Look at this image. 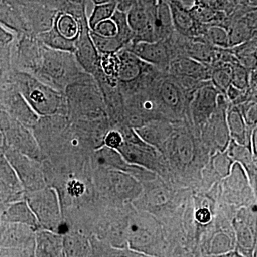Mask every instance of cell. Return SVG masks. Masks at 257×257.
<instances>
[{
  "label": "cell",
  "instance_id": "6da1fadb",
  "mask_svg": "<svg viewBox=\"0 0 257 257\" xmlns=\"http://www.w3.org/2000/svg\"><path fill=\"white\" fill-rule=\"evenodd\" d=\"M10 57L13 70L30 74L60 92L85 72L74 54L52 50L26 34L15 36Z\"/></svg>",
  "mask_w": 257,
  "mask_h": 257
},
{
  "label": "cell",
  "instance_id": "7a4b0ae2",
  "mask_svg": "<svg viewBox=\"0 0 257 257\" xmlns=\"http://www.w3.org/2000/svg\"><path fill=\"white\" fill-rule=\"evenodd\" d=\"M67 116L72 121L108 119L105 104L94 77L84 72L64 91Z\"/></svg>",
  "mask_w": 257,
  "mask_h": 257
},
{
  "label": "cell",
  "instance_id": "3957f363",
  "mask_svg": "<svg viewBox=\"0 0 257 257\" xmlns=\"http://www.w3.org/2000/svg\"><path fill=\"white\" fill-rule=\"evenodd\" d=\"M8 81L16 86L39 116L67 115V104L63 92L47 85L30 74L13 69Z\"/></svg>",
  "mask_w": 257,
  "mask_h": 257
},
{
  "label": "cell",
  "instance_id": "277c9868",
  "mask_svg": "<svg viewBox=\"0 0 257 257\" xmlns=\"http://www.w3.org/2000/svg\"><path fill=\"white\" fill-rule=\"evenodd\" d=\"M127 246L134 251L155 257H163L165 242L159 223L150 214L140 213L126 223Z\"/></svg>",
  "mask_w": 257,
  "mask_h": 257
},
{
  "label": "cell",
  "instance_id": "5b68a950",
  "mask_svg": "<svg viewBox=\"0 0 257 257\" xmlns=\"http://www.w3.org/2000/svg\"><path fill=\"white\" fill-rule=\"evenodd\" d=\"M32 212L36 217L40 229L64 235L69 231L62 219L60 198L53 187L47 186L25 196Z\"/></svg>",
  "mask_w": 257,
  "mask_h": 257
},
{
  "label": "cell",
  "instance_id": "8992f818",
  "mask_svg": "<svg viewBox=\"0 0 257 257\" xmlns=\"http://www.w3.org/2000/svg\"><path fill=\"white\" fill-rule=\"evenodd\" d=\"M154 94L161 114L170 121H179L188 114L190 97L181 87L175 77L162 73L155 81Z\"/></svg>",
  "mask_w": 257,
  "mask_h": 257
},
{
  "label": "cell",
  "instance_id": "52a82bcc",
  "mask_svg": "<svg viewBox=\"0 0 257 257\" xmlns=\"http://www.w3.org/2000/svg\"><path fill=\"white\" fill-rule=\"evenodd\" d=\"M0 131L4 137L5 146L41 162L43 154L32 130L2 109H0Z\"/></svg>",
  "mask_w": 257,
  "mask_h": 257
},
{
  "label": "cell",
  "instance_id": "ba28073f",
  "mask_svg": "<svg viewBox=\"0 0 257 257\" xmlns=\"http://www.w3.org/2000/svg\"><path fill=\"white\" fill-rule=\"evenodd\" d=\"M5 156L18 176L25 193L36 192L47 187L40 161L34 160L5 146Z\"/></svg>",
  "mask_w": 257,
  "mask_h": 257
},
{
  "label": "cell",
  "instance_id": "9c48e42d",
  "mask_svg": "<svg viewBox=\"0 0 257 257\" xmlns=\"http://www.w3.org/2000/svg\"><path fill=\"white\" fill-rule=\"evenodd\" d=\"M0 107L10 116L31 130L40 118L19 92L16 86L10 81L0 83Z\"/></svg>",
  "mask_w": 257,
  "mask_h": 257
},
{
  "label": "cell",
  "instance_id": "30bf717a",
  "mask_svg": "<svg viewBox=\"0 0 257 257\" xmlns=\"http://www.w3.org/2000/svg\"><path fill=\"white\" fill-rule=\"evenodd\" d=\"M124 49L160 72L168 73L173 55L167 40L154 42H133Z\"/></svg>",
  "mask_w": 257,
  "mask_h": 257
},
{
  "label": "cell",
  "instance_id": "8fae6325",
  "mask_svg": "<svg viewBox=\"0 0 257 257\" xmlns=\"http://www.w3.org/2000/svg\"><path fill=\"white\" fill-rule=\"evenodd\" d=\"M220 94L210 81L193 94L189 101L188 114L196 126L202 128L211 119L217 107L218 96Z\"/></svg>",
  "mask_w": 257,
  "mask_h": 257
},
{
  "label": "cell",
  "instance_id": "7c38bea8",
  "mask_svg": "<svg viewBox=\"0 0 257 257\" xmlns=\"http://www.w3.org/2000/svg\"><path fill=\"white\" fill-rule=\"evenodd\" d=\"M117 151L128 163L143 167L154 173L162 167L158 155L160 152L145 143L140 137L132 142L124 141Z\"/></svg>",
  "mask_w": 257,
  "mask_h": 257
},
{
  "label": "cell",
  "instance_id": "4fadbf2b",
  "mask_svg": "<svg viewBox=\"0 0 257 257\" xmlns=\"http://www.w3.org/2000/svg\"><path fill=\"white\" fill-rule=\"evenodd\" d=\"M78 20L80 32L76 41L74 55L76 60L86 73L94 75L99 69L100 54L99 53L90 36V29L86 17Z\"/></svg>",
  "mask_w": 257,
  "mask_h": 257
},
{
  "label": "cell",
  "instance_id": "5bb4252c",
  "mask_svg": "<svg viewBox=\"0 0 257 257\" xmlns=\"http://www.w3.org/2000/svg\"><path fill=\"white\" fill-rule=\"evenodd\" d=\"M22 15L28 35L37 36L53 28L58 12L30 1L21 6Z\"/></svg>",
  "mask_w": 257,
  "mask_h": 257
},
{
  "label": "cell",
  "instance_id": "9a60e30c",
  "mask_svg": "<svg viewBox=\"0 0 257 257\" xmlns=\"http://www.w3.org/2000/svg\"><path fill=\"white\" fill-rule=\"evenodd\" d=\"M25 189L3 152H0V212L18 201L25 199Z\"/></svg>",
  "mask_w": 257,
  "mask_h": 257
},
{
  "label": "cell",
  "instance_id": "2e32d148",
  "mask_svg": "<svg viewBox=\"0 0 257 257\" xmlns=\"http://www.w3.org/2000/svg\"><path fill=\"white\" fill-rule=\"evenodd\" d=\"M163 151L182 166L192 163L195 157L196 145L192 133L182 126H175Z\"/></svg>",
  "mask_w": 257,
  "mask_h": 257
},
{
  "label": "cell",
  "instance_id": "e0dca14e",
  "mask_svg": "<svg viewBox=\"0 0 257 257\" xmlns=\"http://www.w3.org/2000/svg\"><path fill=\"white\" fill-rule=\"evenodd\" d=\"M106 170V183L111 193L121 201L138 199L143 192V187L138 179L126 172Z\"/></svg>",
  "mask_w": 257,
  "mask_h": 257
},
{
  "label": "cell",
  "instance_id": "ac0fdd59",
  "mask_svg": "<svg viewBox=\"0 0 257 257\" xmlns=\"http://www.w3.org/2000/svg\"><path fill=\"white\" fill-rule=\"evenodd\" d=\"M210 64L203 63L186 56H177L170 62L168 74L177 78L192 79L198 82L210 81Z\"/></svg>",
  "mask_w": 257,
  "mask_h": 257
},
{
  "label": "cell",
  "instance_id": "d6986e66",
  "mask_svg": "<svg viewBox=\"0 0 257 257\" xmlns=\"http://www.w3.org/2000/svg\"><path fill=\"white\" fill-rule=\"evenodd\" d=\"M35 232L27 225L2 221L0 244L9 248L35 247Z\"/></svg>",
  "mask_w": 257,
  "mask_h": 257
},
{
  "label": "cell",
  "instance_id": "ffe728a7",
  "mask_svg": "<svg viewBox=\"0 0 257 257\" xmlns=\"http://www.w3.org/2000/svg\"><path fill=\"white\" fill-rule=\"evenodd\" d=\"M175 124L166 119H155L147 121L143 126L134 128L145 143L162 152L175 130Z\"/></svg>",
  "mask_w": 257,
  "mask_h": 257
},
{
  "label": "cell",
  "instance_id": "44dd1931",
  "mask_svg": "<svg viewBox=\"0 0 257 257\" xmlns=\"http://www.w3.org/2000/svg\"><path fill=\"white\" fill-rule=\"evenodd\" d=\"M144 6L150 12L156 41H164L170 38L175 32V28L168 2L155 0Z\"/></svg>",
  "mask_w": 257,
  "mask_h": 257
},
{
  "label": "cell",
  "instance_id": "7402d4cb",
  "mask_svg": "<svg viewBox=\"0 0 257 257\" xmlns=\"http://www.w3.org/2000/svg\"><path fill=\"white\" fill-rule=\"evenodd\" d=\"M229 49L238 46L256 37V10H251L232 20L227 29Z\"/></svg>",
  "mask_w": 257,
  "mask_h": 257
},
{
  "label": "cell",
  "instance_id": "603a6c76",
  "mask_svg": "<svg viewBox=\"0 0 257 257\" xmlns=\"http://www.w3.org/2000/svg\"><path fill=\"white\" fill-rule=\"evenodd\" d=\"M172 13L175 31L187 37H203L207 25L196 21L190 11L180 8L173 3H168Z\"/></svg>",
  "mask_w": 257,
  "mask_h": 257
},
{
  "label": "cell",
  "instance_id": "cb8c5ba5",
  "mask_svg": "<svg viewBox=\"0 0 257 257\" xmlns=\"http://www.w3.org/2000/svg\"><path fill=\"white\" fill-rule=\"evenodd\" d=\"M35 257H64L62 235L38 229L35 232Z\"/></svg>",
  "mask_w": 257,
  "mask_h": 257
},
{
  "label": "cell",
  "instance_id": "d4e9b609",
  "mask_svg": "<svg viewBox=\"0 0 257 257\" xmlns=\"http://www.w3.org/2000/svg\"><path fill=\"white\" fill-rule=\"evenodd\" d=\"M3 221L27 225L34 229H40L36 217L25 199L10 204L0 212Z\"/></svg>",
  "mask_w": 257,
  "mask_h": 257
},
{
  "label": "cell",
  "instance_id": "484cf974",
  "mask_svg": "<svg viewBox=\"0 0 257 257\" xmlns=\"http://www.w3.org/2000/svg\"><path fill=\"white\" fill-rule=\"evenodd\" d=\"M226 120L231 140L239 145L247 146L248 143H250L248 137L250 138L251 134L248 135L247 124L237 106L229 104L226 110Z\"/></svg>",
  "mask_w": 257,
  "mask_h": 257
},
{
  "label": "cell",
  "instance_id": "4316f807",
  "mask_svg": "<svg viewBox=\"0 0 257 257\" xmlns=\"http://www.w3.org/2000/svg\"><path fill=\"white\" fill-rule=\"evenodd\" d=\"M64 257H87L91 251L90 239L78 231L69 230L62 235Z\"/></svg>",
  "mask_w": 257,
  "mask_h": 257
},
{
  "label": "cell",
  "instance_id": "83f0119b",
  "mask_svg": "<svg viewBox=\"0 0 257 257\" xmlns=\"http://www.w3.org/2000/svg\"><path fill=\"white\" fill-rule=\"evenodd\" d=\"M36 37L43 45L52 50L70 52L72 54L75 51L77 40L66 38L58 32L55 25L48 31L40 34Z\"/></svg>",
  "mask_w": 257,
  "mask_h": 257
},
{
  "label": "cell",
  "instance_id": "f1b7e54d",
  "mask_svg": "<svg viewBox=\"0 0 257 257\" xmlns=\"http://www.w3.org/2000/svg\"><path fill=\"white\" fill-rule=\"evenodd\" d=\"M235 242L231 235L219 231L211 236L205 247L206 254L209 257L219 256L234 250Z\"/></svg>",
  "mask_w": 257,
  "mask_h": 257
},
{
  "label": "cell",
  "instance_id": "f546056e",
  "mask_svg": "<svg viewBox=\"0 0 257 257\" xmlns=\"http://www.w3.org/2000/svg\"><path fill=\"white\" fill-rule=\"evenodd\" d=\"M234 224L236 244L239 248V252L243 255L248 253L252 256L254 248H256V234L243 222L236 221Z\"/></svg>",
  "mask_w": 257,
  "mask_h": 257
},
{
  "label": "cell",
  "instance_id": "4dcf8cb0",
  "mask_svg": "<svg viewBox=\"0 0 257 257\" xmlns=\"http://www.w3.org/2000/svg\"><path fill=\"white\" fill-rule=\"evenodd\" d=\"M229 50L243 67L250 71L256 69V37Z\"/></svg>",
  "mask_w": 257,
  "mask_h": 257
},
{
  "label": "cell",
  "instance_id": "1f68e13d",
  "mask_svg": "<svg viewBox=\"0 0 257 257\" xmlns=\"http://www.w3.org/2000/svg\"><path fill=\"white\" fill-rule=\"evenodd\" d=\"M231 65L232 64L224 62H217L211 65L210 82L224 95L231 84Z\"/></svg>",
  "mask_w": 257,
  "mask_h": 257
},
{
  "label": "cell",
  "instance_id": "d6a6232c",
  "mask_svg": "<svg viewBox=\"0 0 257 257\" xmlns=\"http://www.w3.org/2000/svg\"><path fill=\"white\" fill-rule=\"evenodd\" d=\"M55 25L61 35L66 38L77 40L80 32L78 20L67 13H59L56 17Z\"/></svg>",
  "mask_w": 257,
  "mask_h": 257
},
{
  "label": "cell",
  "instance_id": "836d02e7",
  "mask_svg": "<svg viewBox=\"0 0 257 257\" xmlns=\"http://www.w3.org/2000/svg\"><path fill=\"white\" fill-rule=\"evenodd\" d=\"M90 36L94 46L101 55L116 54L124 49V45L116 36L102 37L92 30H90Z\"/></svg>",
  "mask_w": 257,
  "mask_h": 257
},
{
  "label": "cell",
  "instance_id": "e575fe53",
  "mask_svg": "<svg viewBox=\"0 0 257 257\" xmlns=\"http://www.w3.org/2000/svg\"><path fill=\"white\" fill-rule=\"evenodd\" d=\"M203 37L216 48L229 49L228 30L218 25L207 26Z\"/></svg>",
  "mask_w": 257,
  "mask_h": 257
},
{
  "label": "cell",
  "instance_id": "d590c367",
  "mask_svg": "<svg viewBox=\"0 0 257 257\" xmlns=\"http://www.w3.org/2000/svg\"><path fill=\"white\" fill-rule=\"evenodd\" d=\"M111 19L116 24V28H117L116 37L119 39L125 48L133 41L135 38V34L128 24L126 13H121L116 10Z\"/></svg>",
  "mask_w": 257,
  "mask_h": 257
},
{
  "label": "cell",
  "instance_id": "8d00e7d4",
  "mask_svg": "<svg viewBox=\"0 0 257 257\" xmlns=\"http://www.w3.org/2000/svg\"><path fill=\"white\" fill-rule=\"evenodd\" d=\"M115 11L116 6L113 3L94 5L92 14L88 20V25L90 30H94L96 25L101 22L111 19Z\"/></svg>",
  "mask_w": 257,
  "mask_h": 257
},
{
  "label": "cell",
  "instance_id": "74e56055",
  "mask_svg": "<svg viewBox=\"0 0 257 257\" xmlns=\"http://www.w3.org/2000/svg\"><path fill=\"white\" fill-rule=\"evenodd\" d=\"M251 71L241 65L239 62L231 65V85L246 91L249 88Z\"/></svg>",
  "mask_w": 257,
  "mask_h": 257
},
{
  "label": "cell",
  "instance_id": "f35d334b",
  "mask_svg": "<svg viewBox=\"0 0 257 257\" xmlns=\"http://www.w3.org/2000/svg\"><path fill=\"white\" fill-rule=\"evenodd\" d=\"M119 60L117 53L101 55L99 68L102 73L109 78L117 79Z\"/></svg>",
  "mask_w": 257,
  "mask_h": 257
},
{
  "label": "cell",
  "instance_id": "ab89813d",
  "mask_svg": "<svg viewBox=\"0 0 257 257\" xmlns=\"http://www.w3.org/2000/svg\"><path fill=\"white\" fill-rule=\"evenodd\" d=\"M148 193L147 200L151 207H162L168 202L170 199V193L164 187H156L152 188Z\"/></svg>",
  "mask_w": 257,
  "mask_h": 257
},
{
  "label": "cell",
  "instance_id": "60d3db41",
  "mask_svg": "<svg viewBox=\"0 0 257 257\" xmlns=\"http://www.w3.org/2000/svg\"><path fill=\"white\" fill-rule=\"evenodd\" d=\"M124 143V138L119 130L111 128L106 133L104 138V146L117 150Z\"/></svg>",
  "mask_w": 257,
  "mask_h": 257
},
{
  "label": "cell",
  "instance_id": "b9f144b4",
  "mask_svg": "<svg viewBox=\"0 0 257 257\" xmlns=\"http://www.w3.org/2000/svg\"><path fill=\"white\" fill-rule=\"evenodd\" d=\"M92 31L102 37H111L116 36L117 28L114 22L109 19L98 24Z\"/></svg>",
  "mask_w": 257,
  "mask_h": 257
},
{
  "label": "cell",
  "instance_id": "7bdbcfd3",
  "mask_svg": "<svg viewBox=\"0 0 257 257\" xmlns=\"http://www.w3.org/2000/svg\"><path fill=\"white\" fill-rule=\"evenodd\" d=\"M90 241L91 251L87 257H109V244L106 245L102 240L96 236L91 238Z\"/></svg>",
  "mask_w": 257,
  "mask_h": 257
},
{
  "label": "cell",
  "instance_id": "ee69618b",
  "mask_svg": "<svg viewBox=\"0 0 257 257\" xmlns=\"http://www.w3.org/2000/svg\"><path fill=\"white\" fill-rule=\"evenodd\" d=\"M109 257H155L134 251L128 247L114 248L109 246Z\"/></svg>",
  "mask_w": 257,
  "mask_h": 257
},
{
  "label": "cell",
  "instance_id": "f6af8a7d",
  "mask_svg": "<svg viewBox=\"0 0 257 257\" xmlns=\"http://www.w3.org/2000/svg\"><path fill=\"white\" fill-rule=\"evenodd\" d=\"M67 192L69 195L74 197H81L85 191V186L79 180L70 181L67 184Z\"/></svg>",
  "mask_w": 257,
  "mask_h": 257
},
{
  "label": "cell",
  "instance_id": "bcb514c9",
  "mask_svg": "<svg viewBox=\"0 0 257 257\" xmlns=\"http://www.w3.org/2000/svg\"><path fill=\"white\" fill-rule=\"evenodd\" d=\"M111 3H114L116 10L124 13H127L139 3L138 0H112Z\"/></svg>",
  "mask_w": 257,
  "mask_h": 257
},
{
  "label": "cell",
  "instance_id": "7dc6e473",
  "mask_svg": "<svg viewBox=\"0 0 257 257\" xmlns=\"http://www.w3.org/2000/svg\"><path fill=\"white\" fill-rule=\"evenodd\" d=\"M195 219L199 224H207L211 220V213L207 207H201L195 212Z\"/></svg>",
  "mask_w": 257,
  "mask_h": 257
},
{
  "label": "cell",
  "instance_id": "c3c4849f",
  "mask_svg": "<svg viewBox=\"0 0 257 257\" xmlns=\"http://www.w3.org/2000/svg\"><path fill=\"white\" fill-rule=\"evenodd\" d=\"M15 34L0 26V45L9 46L14 41Z\"/></svg>",
  "mask_w": 257,
  "mask_h": 257
},
{
  "label": "cell",
  "instance_id": "681fc988",
  "mask_svg": "<svg viewBox=\"0 0 257 257\" xmlns=\"http://www.w3.org/2000/svg\"><path fill=\"white\" fill-rule=\"evenodd\" d=\"M197 5L213 10L224 11V5L221 0H197Z\"/></svg>",
  "mask_w": 257,
  "mask_h": 257
},
{
  "label": "cell",
  "instance_id": "f907efd6",
  "mask_svg": "<svg viewBox=\"0 0 257 257\" xmlns=\"http://www.w3.org/2000/svg\"><path fill=\"white\" fill-rule=\"evenodd\" d=\"M224 5V12L228 17L232 14L236 7L239 5V0H221Z\"/></svg>",
  "mask_w": 257,
  "mask_h": 257
},
{
  "label": "cell",
  "instance_id": "816d5d0a",
  "mask_svg": "<svg viewBox=\"0 0 257 257\" xmlns=\"http://www.w3.org/2000/svg\"><path fill=\"white\" fill-rule=\"evenodd\" d=\"M211 257H247L243 255V253L239 252V251L233 250L229 252L224 253V254L219 255V256H211Z\"/></svg>",
  "mask_w": 257,
  "mask_h": 257
},
{
  "label": "cell",
  "instance_id": "f5cc1de1",
  "mask_svg": "<svg viewBox=\"0 0 257 257\" xmlns=\"http://www.w3.org/2000/svg\"><path fill=\"white\" fill-rule=\"evenodd\" d=\"M94 5L105 4V3H111L112 0H91Z\"/></svg>",
  "mask_w": 257,
  "mask_h": 257
},
{
  "label": "cell",
  "instance_id": "db71d44e",
  "mask_svg": "<svg viewBox=\"0 0 257 257\" xmlns=\"http://www.w3.org/2000/svg\"><path fill=\"white\" fill-rule=\"evenodd\" d=\"M3 146H5L4 137L0 131V151L3 150Z\"/></svg>",
  "mask_w": 257,
  "mask_h": 257
},
{
  "label": "cell",
  "instance_id": "11a10c76",
  "mask_svg": "<svg viewBox=\"0 0 257 257\" xmlns=\"http://www.w3.org/2000/svg\"><path fill=\"white\" fill-rule=\"evenodd\" d=\"M179 257H194V254L190 252H185L181 254Z\"/></svg>",
  "mask_w": 257,
  "mask_h": 257
},
{
  "label": "cell",
  "instance_id": "9f6ffc18",
  "mask_svg": "<svg viewBox=\"0 0 257 257\" xmlns=\"http://www.w3.org/2000/svg\"><path fill=\"white\" fill-rule=\"evenodd\" d=\"M168 3H171V2H176L177 0H167Z\"/></svg>",
  "mask_w": 257,
  "mask_h": 257
}]
</instances>
